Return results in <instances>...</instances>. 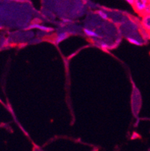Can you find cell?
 Returning <instances> with one entry per match:
<instances>
[{
	"instance_id": "9c48e42d",
	"label": "cell",
	"mask_w": 150,
	"mask_h": 151,
	"mask_svg": "<svg viewBox=\"0 0 150 151\" xmlns=\"http://www.w3.org/2000/svg\"><path fill=\"white\" fill-rule=\"evenodd\" d=\"M149 38H150V32H149Z\"/></svg>"
},
{
	"instance_id": "277c9868",
	"label": "cell",
	"mask_w": 150,
	"mask_h": 151,
	"mask_svg": "<svg viewBox=\"0 0 150 151\" xmlns=\"http://www.w3.org/2000/svg\"><path fill=\"white\" fill-rule=\"evenodd\" d=\"M84 32L87 36L90 37V38H98L99 35L95 32L94 30L89 29H84Z\"/></svg>"
},
{
	"instance_id": "30bf717a",
	"label": "cell",
	"mask_w": 150,
	"mask_h": 151,
	"mask_svg": "<svg viewBox=\"0 0 150 151\" xmlns=\"http://www.w3.org/2000/svg\"><path fill=\"white\" fill-rule=\"evenodd\" d=\"M149 5H150V0H149Z\"/></svg>"
},
{
	"instance_id": "3957f363",
	"label": "cell",
	"mask_w": 150,
	"mask_h": 151,
	"mask_svg": "<svg viewBox=\"0 0 150 151\" xmlns=\"http://www.w3.org/2000/svg\"><path fill=\"white\" fill-rule=\"evenodd\" d=\"M68 34L66 32H59L56 35V38H55V41H56V44H60V42H63L65 39L68 38Z\"/></svg>"
},
{
	"instance_id": "8992f818",
	"label": "cell",
	"mask_w": 150,
	"mask_h": 151,
	"mask_svg": "<svg viewBox=\"0 0 150 151\" xmlns=\"http://www.w3.org/2000/svg\"><path fill=\"white\" fill-rule=\"evenodd\" d=\"M128 41L131 44H132V45H137V46H140V45H142V42H140L139 40H137L136 38H131V37L128 38Z\"/></svg>"
},
{
	"instance_id": "52a82bcc",
	"label": "cell",
	"mask_w": 150,
	"mask_h": 151,
	"mask_svg": "<svg viewBox=\"0 0 150 151\" xmlns=\"http://www.w3.org/2000/svg\"><path fill=\"white\" fill-rule=\"evenodd\" d=\"M98 14L99 16H100L102 19H104V20H107V19L108 18V15H107V14L106 13V12H103V11H98Z\"/></svg>"
},
{
	"instance_id": "7a4b0ae2",
	"label": "cell",
	"mask_w": 150,
	"mask_h": 151,
	"mask_svg": "<svg viewBox=\"0 0 150 151\" xmlns=\"http://www.w3.org/2000/svg\"><path fill=\"white\" fill-rule=\"evenodd\" d=\"M141 24L144 30L149 33L150 32V13L144 14L142 15V20H141Z\"/></svg>"
},
{
	"instance_id": "ba28073f",
	"label": "cell",
	"mask_w": 150,
	"mask_h": 151,
	"mask_svg": "<svg viewBox=\"0 0 150 151\" xmlns=\"http://www.w3.org/2000/svg\"><path fill=\"white\" fill-rule=\"evenodd\" d=\"M126 1L127 2H128V3L131 5H133V4H134V0H126Z\"/></svg>"
},
{
	"instance_id": "6da1fadb",
	"label": "cell",
	"mask_w": 150,
	"mask_h": 151,
	"mask_svg": "<svg viewBox=\"0 0 150 151\" xmlns=\"http://www.w3.org/2000/svg\"><path fill=\"white\" fill-rule=\"evenodd\" d=\"M149 5V0H134L133 7L134 10L140 14H144L145 11Z\"/></svg>"
},
{
	"instance_id": "5b68a950",
	"label": "cell",
	"mask_w": 150,
	"mask_h": 151,
	"mask_svg": "<svg viewBox=\"0 0 150 151\" xmlns=\"http://www.w3.org/2000/svg\"><path fill=\"white\" fill-rule=\"evenodd\" d=\"M30 28H35V29H38L41 30V31H51L53 30V29L50 28V27H44V26H41L39 25V24H33V25L30 26Z\"/></svg>"
}]
</instances>
